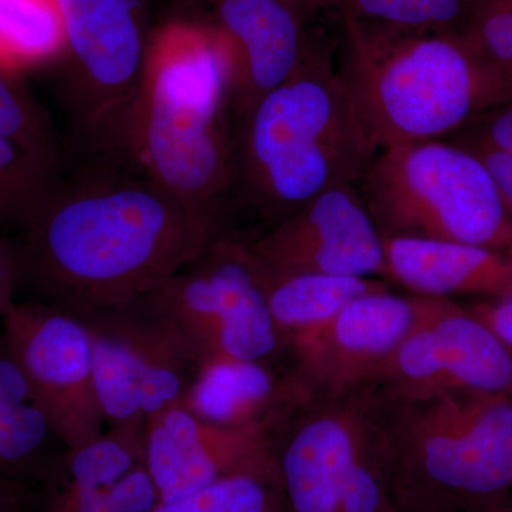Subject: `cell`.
Wrapping results in <instances>:
<instances>
[{
  "label": "cell",
  "instance_id": "cell-1",
  "mask_svg": "<svg viewBox=\"0 0 512 512\" xmlns=\"http://www.w3.org/2000/svg\"><path fill=\"white\" fill-rule=\"evenodd\" d=\"M218 235L214 208L144 175L62 180L16 245L18 292L76 316L114 311L177 274Z\"/></svg>",
  "mask_w": 512,
  "mask_h": 512
},
{
  "label": "cell",
  "instance_id": "cell-2",
  "mask_svg": "<svg viewBox=\"0 0 512 512\" xmlns=\"http://www.w3.org/2000/svg\"><path fill=\"white\" fill-rule=\"evenodd\" d=\"M234 59L214 22L171 20L153 32L124 148L144 177L214 208L234 184Z\"/></svg>",
  "mask_w": 512,
  "mask_h": 512
},
{
  "label": "cell",
  "instance_id": "cell-3",
  "mask_svg": "<svg viewBox=\"0 0 512 512\" xmlns=\"http://www.w3.org/2000/svg\"><path fill=\"white\" fill-rule=\"evenodd\" d=\"M239 120L232 185L274 225L333 185L359 183L379 150L320 40Z\"/></svg>",
  "mask_w": 512,
  "mask_h": 512
},
{
  "label": "cell",
  "instance_id": "cell-4",
  "mask_svg": "<svg viewBox=\"0 0 512 512\" xmlns=\"http://www.w3.org/2000/svg\"><path fill=\"white\" fill-rule=\"evenodd\" d=\"M340 76L377 148L446 140L512 100V80L466 32L340 20Z\"/></svg>",
  "mask_w": 512,
  "mask_h": 512
},
{
  "label": "cell",
  "instance_id": "cell-5",
  "mask_svg": "<svg viewBox=\"0 0 512 512\" xmlns=\"http://www.w3.org/2000/svg\"><path fill=\"white\" fill-rule=\"evenodd\" d=\"M376 403L397 511L473 512L511 498L512 394Z\"/></svg>",
  "mask_w": 512,
  "mask_h": 512
},
{
  "label": "cell",
  "instance_id": "cell-6",
  "mask_svg": "<svg viewBox=\"0 0 512 512\" xmlns=\"http://www.w3.org/2000/svg\"><path fill=\"white\" fill-rule=\"evenodd\" d=\"M359 192L382 237H412L512 256V220L487 168L453 141L383 148Z\"/></svg>",
  "mask_w": 512,
  "mask_h": 512
},
{
  "label": "cell",
  "instance_id": "cell-7",
  "mask_svg": "<svg viewBox=\"0 0 512 512\" xmlns=\"http://www.w3.org/2000/svg\"><path fill=\"white\" fill-rule=\"evenodd\" d=\"M141 299L174 326L201 365L217 357L271 362L285 348L244 239L218 235Z\"/></svg>",
  "mask_w": 512,
  "mask_h": 512
},
{
  "label": "cell",
  "instance_id": "cell-8",
  "mask_svg": "<svg viewBox=\"0 0 512 512\" xmlns=\"http://www.w3.org/2000/svg\"><path fill=\"white\" fill-rule=\"evenodd\" d=\"M70 93L101 148H124L146 72V0H56Z\"/></svg>",
  "mask_w": 512,
  "mask_h": 512
},
{
  "label": "cell",
  "instance_id": "cell-9",
  "mask_svg": "<svg viewBox=\"0 0 512 512\" xmlns=\"http://www.w3.org/2000/svg\"><path fill=\"white\" fill-rule=\"evenodd\" d=\"M420 296L416 325L365 390L380 403L512 394V352L453 299Z\"/></svg>",
  "mask_w": 512,
  "mask_h": 512
},
{
  "label": "cell",
  "instance_id": "cell-10",
  "mask_svg": "<svg viewBox=\"0 0 512 512\" xmlns=\"http://www.w3.org/2000/svg\"><path fill=\"white\" fill-rule=\"evenodd\" d=\"M377 426L369 393L309 394L274 430L276 476L285 512H340Z\"/></svg>",
  "mask_w": 512,
  "mask_h": 512
},
{
  "label": "cell",
  "instance_id": "cell-11",
  "mask_svg": "<svg viewBox=\"0 0 512 512\" xmlns=\"http://www.w3.org/2000/svg\"><path fill=\"white\" fill-rule=\"evenodd\" d=\"M6 345L67 448L107 430L93 382L92 336L73 313L35 301H16L2 319Z\"/></svg>",
  "mask_w": 512,
  "mask_h": 512
},
{
  "label": "cell",
  "instance_id": "cell-12",
  "mask_svg": "<svg viewBox=\"0 0 512 512\" xmlns=\"http://www.w3.org/2000/svg\"><path fill=\"white\" fill-rule=\"evenodd\" d=\"M247 244L271 271L387 279L382 235L355 184L320 192Z\"/></svg>",
  "mask_w": 512,
  "mask_h": 512
},
{
  "label": "cell",
  "instance_id": "cell-13",
  "mask_svg": "<svg viewBox=\"0 0 512 512\" xmlns=\"http://www.w3.org/2000/svg\"><path fill=\"white\" fill-rule=\"evenodd\" d=\"M274 430L215 426L183 404H174L147 417L144 464L161 501L184 497L234 474L276 476Z\"/></svg>",
  "mask_w": 512,
  "mask_h": 512
},
{
  "label": "cell",
  "instance_id": "cell-14",
  "mask_svg": "<svg viewBox=\"0 0 512 512\" xmlns=\"http://www.w3.org/2000/svg\"><path fill=\"white\" fill-rule=\"evenodd\" d=\"M420 296L367 293L312 338L291 349L295 375L311 394L362 392L416 325Z\"/></svg>",
  "mask_w": 512,
  "mask_h": 512
},
{
  "label": "cell",
  "instance_id": "cell-15",
  "mask_svg": "<svg viewBox=\"0 0 512 512\" xmlns=\"http://www.w3.org/2000/svg\"><path fill=\"white\" fill-rule=\"evenodd\" d=\"M234 59L232 113L242 117L309 55L318 37L284 0H205Z\"/></svg>",
  "mask_w": 512,
  "mask_h": 512
},
{
  "label": "cell",
  "instance_id": "cell-16",
  "mask_svg": "<svg viewBox=\"0 0 512 512\" xmlns=\"http://www.w3.org/2000/svg\"><path fill=\"white\" fill-rule=\"evenodd\" d=\"M309 394L295 372L278 375L271 362L217 357L202 363L181 404L215 426L275 429Z\"/></svg>",
  "mask_w": 512,
  "mask_h": 512
},
{
  "label": "cell",
  "instance_id": "cell-17",
  "mask_svg": "<svg viewBox=\"0 0 512 512\" xmlns=\"http://www.w3.org/2000/svg\"><path fill=\"white\" fill-rule=\"evenodd\" d=\"M387 279L413 295L512 296V256L436 239L382 237Z\"/></svg>",
  "mask_w": 512,
  "mask_h": 512
},
{
  "label": "cell",
  "instance_id": "cell-18",
  "mask_svg": "<svg viewBox=\"0 0 512 512\" xmlns=\"http://www.w3.org/2000/svg\"><path fill=\"white\" fill-rule=\"evenodd\" d=\"M66 448L0 330V476L39 490Z\"/></svg>",
  "mask_w": 512,
  "mask_h": 512
},
{
  "label": "cell",
  "instance_id": "cell-19",
  "mask_svg": "<svg viewBox=\"0 0 512 512\" xmlns=\"http://www.w3.org/2000/svg\"><path fill=\"white\" fill-rule=\"evenodd\" d=\"M255 262L269 311L289 349L312 338L350 302L367 293L389 289L386 282L376 278L288 274L271 271L256 259Z\"/></svg>",
  "mask_w": 512,
  "mask_h": 512
},
{
  "label": "cell",
  "instance_id": "cell-20",
  "mask_svg": "<svg viewBox=\"0 0 512 512\" xmlns=\"http://www.w3.org/2000/svg\"><path fill=\"white\" fill-rule=\"evenodd\" d=\"M114 311L123 320L140 357L141 403L146 419L181 403L201 366L194 350L141 298Z\"/></svg>",
  "mask_w": 512,
  "mask_h": 512
},
{
  "label": "cell",
  "instance_id": "cell-21",
  "mask_svg": "<svg viewBox=\"0 0 512 512\" xmlns=\"http://www.w3.org/2000/svg\"><path fill=\"white\" fill-rule=\"evenodd\" d=\"M92 336L93 382L107 429L146 423L141 403V363L117 312L77 316Z\"/></svg>",
  "mask_w": 512,
  "mask_h": 512
},
{
  "label": "cell",
  "instance_id": "cell-22",
  "mask_svg": "<svg viewBox=\"0 0 512 512\" xmlns=\"http://www.w3.org/2000/svg\"><path fill=\"white\" fill-rule=\"evenodd\" d=\"M144 454V426L107 429L97 439L63 451L40 485V501L113 487L144 464Z\"/></svg>",
  "mask_w": 512,
  "mask_h": 512
},
{
  "label": "cell",
  "instance_id": "cell-23",
  "mask_svg": "<svg viewBox=\"0 0 512 512\" xmlns=\"http://www.w3.org/2000/svg\"><path fill=\"white\" fill-rule=\"evenodd\" d=\"M66 52L56 0H0V67L13 74Z\"/></svg>",
  "mask_w": 512,
  "mask_h": 512
},
{
  "label": "cell",
  "instance_id": "cell-24",
  "mask_svg": "<svg viewBox=\"0 0 512 512\" xmlns=\"http://www.w3.org/2000/svg\"><path fill=\"white\" fill-rule=\"evenodd\" d=\"M60 183V168L0 134V227L23 231Z\"/></svg>",
  "mask_w": 512,
  "mask_h": 512
},
{
  "label": "cell",
  "instance_id": "cell-25",
  "mask_svg": "<svg viewBox=\"0 0 512 512\" xmlns=\"http://www.w3.org/2000/svg\"><path fill=\"white\" fill-rule=\"evenodd\" d=\"M473 0H328L339 20L403 30L466 32Z\"/></svg>",
  "mask_w": 512,
  "mask_h": 512
},
{
  "label": "cell",
  "instance_id": "cell-26",
  "mask_svg": "<svg viewBox=\"0 0 512 512\" xmlns=\"http://www.w3.org/2000/svg\"><path fill=\"white\" fill-rule=\"evenodd\" d=\"M151 512H285L278 476L242 473L161 501Z\"/></svg>",
  "mask_w": 512,
  "mask_h": 512
},
{
  "label": "cell",
  "instance_id": "cell-27",
  "mask_svg": "<svg viewBox=\"0 0 512 512\" xmlns=\"http://www.w3.org/2000/svg\"><path fill=\"white\" fill-rule=\"evenodd\" d=\"M0 134L60 168L62 147L45 114L23 89L16 74L0 67Z\"/></svg>",
  "mask_w": 512,
  "mask_h": 512
},
{
  "label": "cell",
  "instance_id": "cell-28",
  "mask_svg": "<svg viewBox=\"0 0 512 512\" xmlns=\"http://www.w3.org/2000/svg\"><path fill=\"white\" fill-rule=\"evenodd\" d=\"M160 503V493L146 464H141L113 487L40 501L42 512H151Z\"/></svg>",
  "mask_w": 512,
  "mask_h": 512
},
{
  "label": "cell",
  "instance_id": "cell-29",
  "mask_svg": "<svg viewBox=\"0 0 512 512\" xmlns=\"http://www.w3.org/2000/svg\"><path fill=\"white\" fill-rule=\"evenodd\" d=\"M466 33L512 80V0H473Z\"/></svg>",
  "mask_w": 512,
  "mask_h": 512
},
{
  "label": "cell",
  "instance_id": "cell-30",
  "mask_svg": "<svg viewBox=\"0 0 512 512\" xmlns=\"http://www.w3.org/2000/svg\"><path fill=\"white\" fill-rule=\"evenodd\" d=\"M467 309L488 329L493 330L494 335L512 352V296L485 299Z\"/></svg>",
  "mask_w": 512,
  "mask_h": 512
},
{
  "label": "cell",
  "instance_id": "cell-31",
  "mask_svg": "<svg viewBox=\"0 0 512 512\" xmlns=\"http://www.w3.org/2000/svg\"><path fill=\"white\" fill-rule=\"evenodd\" d=\"M463 147V146H461ZM474 154L487 168L491 178H493L497 190L500 192L501 200L504 202L505 210L512 220V156L511 154L501 153V151L491 150L487 147L470 146L464 147Z\"/></svg>",
  "mask_w": 512,
  "mask_h": 512
},
{
  "label": "cell",
  "instance_id": "cell-32",
  "mask_svg": "<svg viewBox=\"0 0 512 512\" xmlns=\"http://www.w3.org/2000/svg\"><path fill=\"white\" fill-rule=\"evenodd\" d=\"M19 288L18 247L0 238V319L13 308Z\"/></svg>",
  "mask_w": 512,
  "mask_h": 512
},
{
  "label": "cell",
  "instance_id": "cell-33",
  "mask_svg": "<svg viewBox=\"0 0 512 512\" xmlns=\"http://www.w3.org/2000/svg\"><path fill=\"white\" fill-rule=\"evenodd\" d=\"M0 512H42L36 487L0 476Z\"/></svg>",
  "mask_w": 512,
  "mask_h": 512
},
{
  "label": "cell",
  "instance_id": "cell-34",
  "mask_svg": "<svg viewBox=\"0 0 512 512\" xmlns=\"http://www.w3.org/2000/svg\"><path fill=\"white\" fill-rule=\"evenodd\" d=\"M302 19H308L313 13L325 9L328 0H284Z\"/></svg>",
  "mask_w": 512,
  "mask_h": 512
},
{
  "label": "cell",
  "instance_id": "cell-35",
  "mask_svg": "<svg viewBox=\"0 0 512 512\" xmlns=\"http://www.w3.org/2000/svg\"><path fill=\"white\" fill-rule=\"evenodd\" d=\"M392 512H400V511H397L396 508H394V510Z\"/></svg>",
  "mask_w": 512,
  "mask_h": 512
}]
</instances>
